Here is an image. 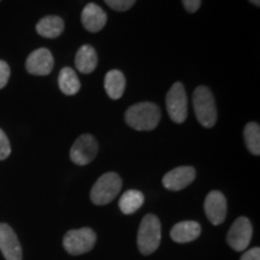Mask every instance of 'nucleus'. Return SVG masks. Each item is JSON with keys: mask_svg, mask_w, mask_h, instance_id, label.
<instances>
[{"mask_svg": "<svg viewBox=\"0 0 260 260\" xmlns=\"http://www.w3.org/2000/svg\"><path fill=\"white\" fill-rule=\"evenodd\" d=\"M167 109L172 122L181 124L186 121L188 116L187 94L183 84L176 82L167 94Z\"/></svg>", "mask_w": 260, "mask_h": 260, "instance_id": "nucleus-6", "label": "nucleus"}, {"mask_svg": "<svg viewBox=\"0 0 260 260\" xmlns=\"http://www.w3.org/2000/svg\"><path fill=\"white\" fill-rule=\"evenodd\" d=\"M253 235L251 220L246 217H239L232 224L226 235V242L234 251L242 252L249 246Z\"/></svg>", "mask_w": 260, "mask_h": 260, "instance_id": "nucleus-7", "label": "nucleus"}, {"mask_svg": "<svg viewBox=\"0 0 260 260\" xmlns=\"http://www.w3.org/2000/svg\"><path fill=\"white\" fill-rule=\"evenodd\" d=\"M241 260H260V248L254 247V248L248 249L241 256Z\"/></svg>", "mask_w": 260, "mask_h": 260, "instance_id": "nucleus-25", "label": "nucleus"}, {"mask_svg": "<svg viewBox=\"0 0 260 260\" xmlns=\"http://www.w3.org/2000/svg\"><path fill=\"white\" fill-rule=\"evenodd\" d=\"M59 88L65 95H75L79 93L81 88V82L77 75L71 68H63L58 77Z\"/></svg>", "mask_w": 260, "mask_h": 260, "instance_id": "nucleus-18", "label": "nucleus"}, {"mask_svg": "<svg viewBox=\"0 0 260 260\" xmlns=\"http://www.w3.org/2000/svg\"><path fill=\"white\" fill-rule=\"evenodd\" d=\"M249 2H251L252 4L255 5V6H259L260 5V0H249Z\"/></svg>", "mask_w": 260, "mask_h": 260, "instance_id": "nucleus-26", "label": "nucleus"}, {"mask_svg": "<svg viewBox=\"0 0 260 260\" xmlns=\"http://www.w3.org/2000/svg\"><path fill=\"white\" fill-rule=\"evenodd\" d=\"M201 234L200 224L195 220H183L172 226L170 236L177 243H188L197 240Z\"/></svg>", "mask_w": 260, "mask_h": 260, "instance_id": "nucleus-14", "label": "nucleus"}, {"mask_svg": "<svg viewBox=\"0 0 260 260\" xmlns=\"http://www.w3.org/2000/svg\"><path fill=\"white\" fill-rule=\"evenodd\" d=\"M182 3H183L184 9H186L188 12H190V14L197 12L198 10L200 9L201 5V0H182Z\"/></svg>", "mask_w": 260, "mask_h": 260, "instance_id": "nucleus-24", "label": "nucleus"}, {"mask_svg": "<svg viewBox=\"0 0 260 260\" xmlns=\"http://www.w3.org/2000/svg\"><path fill=\"white\" fill-rule=\"evenodd\" d=\"M197 171L193 167H178L162 177V186L172 191L184 189L195 180Z\"/></svg>", "mask_w": 260, "mask_h": 260, "instance_id": "nucleus-12", "label": "nucleus"}, {"mask_svg": "<svg viewBox=\"0 0 260 260\" xmlns=\"http://www.w3.org/2000/svg\"><path fill=\"white\" fill-rule=\"evenodd\" d=\"M161 225L155 214H146L140 223L138 232L139 251L144 255L154 253L160 245Z\"/></svg>", "mask_w": 260, "mask_h": 260, "instance_id": "nucleus-2", "label": "nucleus"}, {"mask_svg": "<svg viewBox=\"0 0 260 260\" xmlns=\"http://www.w3.org/2000/svg\"><path fill=\"white\" fill-rule=\"evenodd\" d=\"M122 189V180L116 172H106L98 178L90 190V200L94 205L103 206L116 199Z\"/></svg>", "mask_w": 260, "mask_h": 260, "instance_id": "nucleus-4", "label": "nucleus"}, {"mask_svg": "<svg viewBox=\"0 0 260 260\" xmlns=\"http://www.w3.org/2000/svg\"><path fill=\"white\" fill-rule=\"evenodd\" d=\"M75 65L82 74H90L98 65V54L90 45H82L75 57Z\"/></svg>", "mask_w": 260, "mask_h": 260, "instance_id": "nucleus-15", "label": "nucleus"}, {"mask_svg": "<svg viewBox=\"0 0 260 260\" xmlns=\"http://www.w3.org/2000/svg\"><path fill=\"white\" fill-rule=\"evenodd\" d=\"M81 22L87 30L90 32H98L105 27L107 22V15L99 5L87 4L81 14Z\"/></svg>", "mask_w": 260, "mask_h": 260, "instance_id": "nucleus-13", "label": "nucleus"}, {"mask_svg": "<svg viewBox=\"0 0 260 260\" xmlns=\"http://www.w3.org/2000/svg\"><path fill=\"white\" fill-rule=\"evenodd\" d=\"M193 106L198 122L205 128H212L217 122V107L214 96L205 86H199L194 90Z\"/></svg>", "mask_w": 260, "mask_h": 260, "instance_id": "nucleus-3", "label": "nucleus"}, {"mask_svg": "<svg viewBox=\"0 0 260 260\" xmlns=\"http://www.w3.org/2000/svg\"><path fill=\"white\" fill-rule=\"evenodd\" d=\"M11 153V145L8 136L2 129H0V160H4Z\"/></svg>", "mask_w": 260, "mask_h": 260, "instance_id": "nucleus-22", "label": "nucleus"}, {"mask_svg": "<svg viewBox=\"0 0 260 260\" xmlns=\"http://www.w3.org/2000/svg\"><path fill=\"white\" fill-rule=\"evenodd\" d=\"M226 199L219 190H212L205 199L204 209L206 217L213 225H219L226 217Z\"/></svg>", "mask_w": 260, "mask_h": 260, "instance_id": "nucleus-10", "label": "nucleus"}, {"mask_svg": "<svg viewBox=\"0 0 260 260\" xmlns=\"http://www.w3.org/2000/svg\"><path fill=\"white\" fill-rule=\"evenodd\" d=\"M145 197L140 190L129 189L122 195L118 206L124 214H133L144 205Z\"/></svg>", "mask_w": 260, "mask_h": 260, "instance_id": "nucleus-19", "label": "nucleus"}, {"mask_svg": "<svg viewBox=\"0 0 260 260\" xmlns=\"http://www.w3.org/2000/svg\"><path fill=\"white\" fill-rule=\"evenodd\" d=\"M246 146L252 154H260V126L258 123L249 122L243 130Z\"/></svg>", "mask_w": 260, "mask_h": 260, "instance_id": "nucleus-20", "label": "nucleus"}, {"mask_svg": "<svg viewBox=\"0 0 260 260\" xmlns=\"http://www.w3.org/2000/svg\"><path fill=\"white\" fill-rule=\"evenodd\" d=\"M96 242V234L90 228L69 230L63 239V246L69 254L80 255L93 249Z\"/></svg>", "mask_w": 260, "mask_h": 260, "instance_id": "nucleus-5", "label": "nucleus"}, {"mask_svg": "<svg viewBox=\"0 0 260 260\" xmlns=\"http://www.w3.org/2000/svg\"><path fill=\"white\" fill-rule=\"evenodd\" d=\"M99 146L90 134H83L75 141L70 149V159L76 165H87L96 157Z\"/></svg>", "mask_w": 260, "mask_h": 260, "instance_id": "nucleus-8", "label": "nucleus"}, {"mask_svg": "<svg viewBox=\"0 0 260 260\" xmlns=\"http://www.w3.org/2000/svg\"><path fill=\"white\" fill-rule=\"evenodd\" d=\"M104 2L116 11H126L134 6L136 0H104Z\"/></svg>", "mask_w": 260, "mask_h": 260, "instance_id": "nucleus-21", "label": "nucleus"}, {"mask_svg": "<svg viewBox=\"0 0 260 260\" xmlns=\"http://www.w3.org/2000/svg\"><path fill=\"white\" fill-rule=\"evenodd\" d=\"M10 67L4 60H0V89L4 88L10 79Z\"/></svg>", "mask_w": 260, "mask_h": 260, "instance_id": "nucleus-23", "label": "nucleus"}, {"mask_svg": "<svg viewBox=\"0 0 260 260\" xmlns=\"http://www.w3.org/2000/svg\"><path fill=\"white\" fill-rule=\"evenodd\" d=\"M125 89V77L122 71L111 70L105 76V90L111 99L117 100L122 98Z\"/></svg>", "mask_w": 260, "mask_h": 260, "instance_id": "nucleus-17", "label": "nucleus"}, {"mask_svg": "<svg viewBox=\"0 0 260 260\" xmlns=\"http://www.w3.org/2000/svg\"><path fill=\"white\" fill-rule=\"evenodd\" d=\"M0 251L6 260H22L23 252L11 226L6 223H0Z\"/></svg>", "mask_w": 260, "mask_h": 260, "instance_id": "nucleus-9", "label": "nucleus"}, {"mask_svg": "<svg viewBox=\"0 0 260 260\" xmlns=\"http://www.w3.org/2000/svg\"><path fill=\"white\" fill-rule=\"evenodd\" d=\"M160 109L154 103L144 102L130 106L125 112V122L139 132H149L157 128L160 121Z\"/></svg>", "mask_w": 260, "mask_h": 260, "instance_id": "nucleus-1", "label": "nucleus"}, {"mask_svg": "<svg viewBox=\"0 0 260 260\" xmlns=\"http://www.w3.org/2000/svg\"><path fill=\"white\" fill-rule=\"evenodd\" d=\"M37 31L44 38L56 39L64 31V21L58 16H46L39 21Z\"/></svg>", "mask_w": 260, "mask_h": 260, "instance_id": "nucleus-16", "label": "nucleus"}, {"mask_svg": "<svg viewBox=\"0 0 260 260\" xmlns=\"http://www.w3.org/2000/svg\"><path fill=\"white\" fill-rule=\"evenodd\" d=\"M54 67L53 56L47 48H39L31 52L25 61V69L29 74L38 76H46L51 74Z\"/></svg>", "mask_w": 260, "mask_h": 260, "instance_id": "nucleus-11", "label": "nucleus"}]
</instances>
